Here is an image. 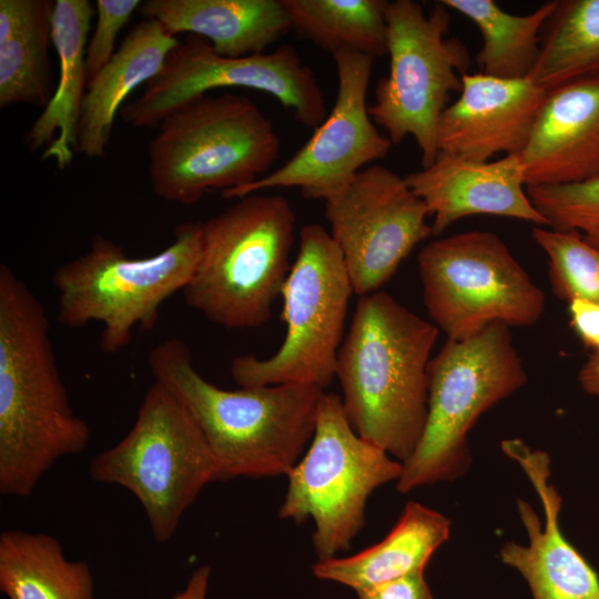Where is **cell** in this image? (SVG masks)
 <instances>
[{"mask_svg":"<svg viewBox=\"0 0 599 599\" xmlns=\"http://www.w3.org/2000/svg\"><path fill=\"white\" fill-rule=\"evenodd\" d=\"M531 236L547 257L554 294L568 303L581 300L599 305V248L577 232L535 226Z\"/></svg>","mask_w":599,"mask_h":599,"instance_id":"29","label":"cell"},{"mask_svg":"<svg viewBox=\"0 0 599 599\" xmlns=\"http://www.w3.org/2000/svg\"><path fill=\"white\" fill-rule=\"evenodd\" d=\"M51 0H0V106L44 108L53 90Z\"/></svg>","mask_w":599,"mask_h":599,"instance_id":"24","label":"cell"},{"mask_svg":"<svg viewBox=\"0 0 599 599\" xmlns=\"http://www.w3.org/2000/svg\"><path fill=\"white\" fill-rule=\"evenodd\" d=\"M439 329L386 292L359 296L335 376L355 433L400 463L427 419L430 353Z\"/></svg>","mask_w":599,"mask_h":599,"instance_id":"3","label":"cell"},{"mask_svg":"<svg viewBox=\"0 0 599 599\" xmlns=\"http://www.w3.org/2000/svg\"><path fill=\"white\" fill-rule=\"evenodd\" d=\"M546 97L547 90L529 78L464 74L459 98L440 116L438 151L474 162L498 153L520 154Z\"/></svg>","mask_w":599,"mask_h":599,"instance_id":"17","label":"cell"},{"mask_svg":"<svg viewBox=\"0 0 599 599\" xmlns=\"http://www.w3.org/2000/svg\"><path fill=\"white\" fill-rule=\"evenodd\" d=\"M222 88H247L273 95L306 128L315 129L327 116L315 73L294 47L284 44L268 53L230 58L195 34H187L171 50L159 74L139 98L121 108L120 115L133 128H158L176 109Z\"/></svg>","mask_w":599,"mask_h":599,"instance_id":"13","label":"cell"},{"mask_svg":"<svg viewBox=\"0 0 599 599\" xmlns=\"http://www.w3.org/2000/svg\"><path fill=\"white\" fill-rule=\"evenodd\" d=\"M154 380L186 408L217 464L219 480L287 475L307 449L324 389L302 384L224 389L194 367L187 345L169 338L148 355Z\"/></svg>","mask_w":599,"mask_h":599,"instance_id":"2","label":"cell"},{"mask_svg":"<svg viewBox=\"0 0 599 599\" xmlns=\"http://www.w3.org/2000/svg\"><path fill=\"white\" fill-rule=\"evenodd\" d=\"M428 216L405 179L379 164L364 167L343 193L325 202L329 234L355 294L379 291L413 248L433 235Z\"/></svg>","mask_w":599,"mask_h":599,"instance_id":"14","label":"cell"},{"mask_svg":"<svg viewBox=\"0 0 599 599\" xmlns=\"http://www.w3.org/2000/svg\"><path fill=\"white\" fill-rule=\"evenodd\" d=\"M433 216L434 236L466 216L488 214L548 227L527 192L520 154L474 162L439 152L427 167L405 177Z\"/></svg>","mask_w":599,"mask_h":599,"instance_id":"18","label":"cell"},{"mask_svg":"<svg viewBox=\"0 0 599 599\" xmlns=\"http://www.w3.org/2000/svg\"><path fill=\"white\" fill-rule=\"evenodd\" d=\"M333 59L338 90L329 114L283 165L251 184L223 192L224 199L297 187L306 199L327 202L343 193L364 165L387 155L393 143L379 133L366 104L374 58L341 51Z\"/></svg>","mask_w":599,"mask_h":599,"instance_id":"15","label":"cell"},{"mask_svg":"<svg viewBox=\"0 0 599 599\" xmlns=\"http://www.w3.org/2000/svg\"><path fill=\"white\" fill-rule=\"evenodd\" d=\"M291 28L331 53L351 51L372 58L388 52L384 0H282Z\"/></svg>","mask_w":599,"mask_h":599,"instance_id":"27","label":"cell"},{"mask_svg":"<svg viewBox=\"0 0 599 599\" xmlns=\"http://www.w3.org/2000/svg\"><path fill=\"white\" fill-rule=\"evenodd\" d=\"M450 520L417 501H408L397 522L379 542L349 557L317 560L316 578L355 591L413 571L425 570L433 554L448 539Z\"/></svg>","mask_w":599,"mask_h":599,"instance_id":"23","label":"cell"},{"mask_svg":"<svg viewBox=\"0 0 599 599\" xmlns=\"http://www.w3.org/2000/svg\"><path fill=\"white\" fill-rule=\"evenodd\" d=\"M427 419L422 438L403 463L402 494L453 481L469 469L467 434L479 416L527 383L510 327L488 324L473 336L449 339L429 361Z\"/></svg>","mask_w":599,"mask_h":599,"instance_id":"7","label":"cell"},{"mask_svg":"<svg viewBox=\"0 0 599 599\" xmlns=\"http://www.w3.org/2000/svg\"><path fill=\"white\" fill-rule=\"evenodd\" d=\"M502 453L515 460L534 486L544 509V524L526 500L517 499L528 545L508 541L501 561L526 580L532 599H599V576L562 536L559 514L562 498L550 484V457L518 438L501 441Z\"/></svg>","mask_w":599,"mask_h":599,"instance_id":"16","label":"cell"},{"mask_svg":"<svg viewBox=\"0 0 599 599\" xmlns=\"http://www.w3.org/2000/svg\"><path fill=\"white\" fill-rule=\"evenodd\" d=\"M599 74V0H557L529 79L545 90Z\"/></svg>","mask_w":599,"mask_h":599,"instance_id":"28","label":"cell"},{"mask_svg":"<svg viewBox=\"0 0 599 599\" xmlns=\"http://www.w3.org/2000/svg\"><path fill=\"white\" fill-rule=\"evenodd\" d=\"M520 159L526 186L599 175V74L547 91Z\"/></svg>","mask_w":599,"mask_h":599,"instance_id":"19","label":"cell"},{"mask_svg":"<svg viewBox=\"0 0 599 599\" xmlns=\"http://www.w3.org/2000/svg\"><path fill=\"white\" fill-rule=\"evenodd\" d=\"M149 143V177L163 201L194 204L214 190L245 186L270 172L281 150L272 122L250 98L202 95L176 109Z\"/></svg>","mask_w":599,"mask_h":599,"instance_id":"5","label":"cell"},{"mask_svg":"<svg viewBox=\"0 0 599 599\" xmlns=\"http://www.w3.org/2000/svg\"><path fill=\"white\" fill-rule=\"evenodd\" d=\"M423 302L432 323L449 339L488 324L534 325L545 294L495 233L469 231L436 238L417 256Z\"/></svg>","mask_w":599,"mask_h":599,"instance_id":"12","label":"cell"},{"mask_svg":"<svg viewBox=\"0 0 599 599\" xmlns=\"http://www.w3.org/2000/svg\"><path fill=\"white\" fill-rule=\"evenodd\" d=\"M211 568L201 566L190 576L185 588L173 596L172 599H206Z\"/></svg>","mask_w":599,"mask_h":599,"instance_id":"34","label":"cell"},{"mask_svg":"<svg viewBox=\"0 0 599 599\" xmlns=\"http://www.w3.org/2000/svg\"><path fill=\"white\" fill-rule=\"evenodd\" d=\"M140 12L173 35L202 37L230 58L264 53L292 30L282 0H146Z\"/></svg>","mask_w":599,"mask_h":599,"instance_id":"22","label":"cell"},{"mask_svg":"<svg viewBox=\"0 0 599 599\" xmlns=\"http://www.w3.org/2000/svg\"><path fill=\"white\" fill-rule=\"evenodd\" d=\"M569 312L577 334L593 349L583 366L599 374V305L575 300L569 302Z\"/></svg>","mask_w":599,"mask_h":599,"instance_id":"33","label":"cell"},{"mask_svg":"<svg viewBox=\"0 0 599 599\" xmlns=\"http://www.w3.org/2000/svg\"><path fill=\"white\" fill-rule=\"evenodd\" d=\"M201 244L202 222L177 225L167 247L139 258L103 235L93 236L85 253L53 273L57 321L68 328L101 324L100 349L122 351L136 327H156L162 304L191 280Z\"/></svg>","mask_w":599,"mask_h":599,"instance_id":"6","label":"cell"},{"mask_svg":"<svg viewBox=\"0 0 599 599\" xmlns=\"http://www.w3.org/2000/svg\"><path fill=\"white\" fill-rule=\"evenodd\" d=\"M90 429L70 403L42 303L0 264V493L29 497L62 457L81 454Z\"/></svg>","mask_w":599,"mask_h":599,"instance_id":"1","label":"cell"},{"mask_svg":"<svg viewBox=\"0 0 599 599\" xmlns=\"http://www.w3.org/2000/svg\"><path fill=\"white\" fill-rule=\"evenodd\" d=\"M450 11L468 18L480 31L483 47L476 55L480 73L506 80L530 77L540 52L542 28L557 0L519 16L504 11L493 0H440Z\"/></svg>","mask_w":599,"mask_h":599,"instance_id":"26","label":"cell"},{"mask_svg":"<svg viewBox=\"0 0 599 599\" xmlns=\"http://www.w3.org/2000/svg\"><path fill=\"white\" fill-rule=\"evenodd\" d=\"M526 192L548 227L577 232L599 248V175L573 184L526 186Z\"/></svg>","mask_w":599,"mask_h":599,"instance_id":"30","label":"cell"},{"mask_svg":"<svg viewBox=\"0 0 599 599\" xmlns=\"http://www.w3.org/2000/svg\"><path fill=\"white\" fill-rule=\"evenodd\" d=\"M578 380L586 393L599 399V374L582 365L578 374Z\"/></svg>","mask_w":599,"mask_h":599,"instance_id":"35","label":"cell"},{"mask_svg":"<svg viewBox=\"0 0 599 599\" xmlns=\"http://www.w3.org/2000/svg\"><path fill=\"white\" fill-rule=\"evenodd\" d=\"M451 11L436 2L428 13L413 0L387 1L389 72L368 106L393 144L414 138L423 167L437 158V131L451 92L460 93L470 65L466 45L446 37Z\"/></svg>","mask_w":599,"mask_h":599,"instance_id":"11","label":"cell"},{"mask_svg":"<svg viewBox=\"0 0 599 599\" xmlns=\"http://www.w3.org/2000/svg\"><path fill=\"white\" fill-rule=\"evenodd\" d=\"M425 570L373 585L356 591L358 599H434Z\"/></svg>","mask_w":599,"mask_h":599,"instance_id":"32","label":"cell"},{"mask_svg":"<svg viewBox=\"0 0 599 599\" xmlns=\"http://www.w3.org/2000/svg\"><path fill=\"white\" fill-rule=\"evenodd\" d=\"M95 4L89 0H57L52 13V44L59 58L58 85L30 126L24 143L44 148L42 159L67 169L77 145L81 106L88 85L85 51Z\"/></svg>","mask_w":599,"mask_h":599,"instance_id":"20","label":"cell"},{"mask_svg":"<svg viewBox=\"0 0 599 599\" xmlns=\"http://www.w3.org/2000/svg\"><path fill=\"white\" fill-rule=\"evenodd\" d=\"M180 41L162 23L145 19L134 26L110 61L88 82L81 106L75 150L88 159H101L116 113L129 94L161 71Z\"/></svg>","mask_w":599,"mask_h":599,"instance_id":"21","label":"cell"},{"mask_svg":"<svg viewBox=\"0 0 599 599\" xmlns=\"http://www.w3.org/2000/svg\"><path fill=\"white\" fill-rule=\"evenodd\" d=\"M295 213L280 194H248L202 222L199 262L182 290L189 307L229 329L264 325L290 273Z\"/></svg>","mask_w":599,"mask_h":599,"instance_id":"4","label":"cell"},{"mask_svg":"<svg viewBox=\"0 0 599 599\" xmlns=\"http://www.w3.org/2000/svg\"><path fill=\"white\" fill-rule=\"evenodd\" d=\"M0 589L9 599H94L88 564L67 559L51 535L26 530L0 534Z\"/></svg>","mask_w":599,"mask_h":599,"instance_id":"25","label":"cell"},{"mask_svg":"<svg viewBox=\"0 0 599 599\" xmlns=\"http://www.w3.org/2000/svg\"><path fill=\"white\" fill-rule=\"evenodd\" d=\"M354 293L343 256L328 231L307 224L282 288L281 347L267 358L237 356L231 375L240 387L280 384L326 388L335 377L348 301Z\"/></svg>","mask_w":599,"mask_h":599,"instance_id":"10","label":"cell"},{"mask_svg":"<svg viewBox=\"0 0 599 599\" xmlns=\"http://www.w3.org/2000/svg\"><path fill=\"white\" fill-rule=\"evenodd\" d=\"M141 6L139 0H97V23L88 41L85 65L88 82L115 53L114 43L119 32L133 12Z\"/></svg>","mask_w":599,"mask_h":599,"instance_id":"31","label":"cell"},{"mask_svg":"<svg viewBox=\"0 0 599 599\" xmlns=\"http://www.w3.org/2000/svg\"><path fill=\"white\" fill-rule=\"evenodd\" d=\"M352 428L338 395L324 393L313 438L286 475L278 516L296 525L312 518V544L318 560L349 549L365 524L369 496L398 480L403 463Z\"/></svg>","mask_w":599,"mask_h":599,"instance_id":"9","label":"cell"},{"mask_svg":"<svg viewBox=\"0 0 599 599\" xmlns=\"http://www.w3.org/2000/svg\"><path fill=\"white\" fill-rule=\"evenodd\" d=\"M89 474L97 483L129 490L158 542L171 540L202 489L219 480L216 459L201 429L156 380L146 389L131 429L91 459Z\"/></svg>","mask_w":599,"mask_h":599,"instance_id":"8","label":"cell"}]
</instances>
